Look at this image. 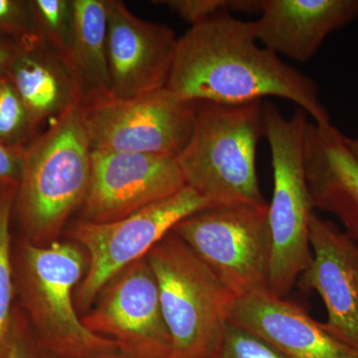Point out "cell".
I'll use <instances>...</instances> for the list:
<instances>
[{"mask_svg": "<svg viewBox=\"0 0 358 358\" xmlns=\"http://www.w3.org/2000/svg\"><path fill=\"white\" fill-rule=\"evenodd\" d=\"M259 44L253 21L230 13L192 26L178 40L166 88L194 103H243L275 96L298 105L315 124H331L312 78Z\"/></svg>", "mask_w": 358, "mask_h": 358, "instance_id": "1", "label": "cell"}, {"mask_svg": "<svg viewBox=\"0 0 358 358\" xmlns=\"http://www.w3.org/2000/svg\"><path fill=\"white\" fill-rule=\"evenodd\" d=\"M87 265L75 242L39 246L20 239L13 247L18 307L47 357L87 358L119 350L114 341L91 333L78 313L75 293Z\"/></svg>", "mask_w": 358, "mask_h": 358, "instance_id": "2", "label": "cell"}, {"mask_svg": "<svg viewBox=\"0 0 358 358\" xmlns=\"http://www.w3.org/2000/svg\"><path fill=\"white\" fill-rule=\"evenodd\" d=\"M92 152L81 107L52 121L25 148L13 207L21 239L39 246L58 241L70 216L86 199Z\"/></svg>", "mask_w": 358, "mask_h": 358, "instance_id": "3", "label": "cell"}, {"mask_svg": "<svg viewBox=\"0 0 358 358\" xmlns=\"http://www.w3.org/2000/svg\"><path fill=\"white\" fill-rule=\"evenodd\" d=\"M263 106L196 103L192 136L176 157L186 186L213 205H268L257 174V147L265 138Z\"/></svg>", "mask_w": 358, "mask_h": 358, "instance_id": "4", "label": "cell"}, {"mask_svg": "<svg viewBox=\"0 0 358 358\" xmlns=\"http://www.w3.org/2000/svg\"><path fill=\"white\" fill-rule=\"evenodd\" d=\"M263 112L274 174V192L268 208L272 248L268 291L285 298L313 259L310 224L315 208L303 155L308 119L301 109L286 117L270 101H264Z\"/></svg>", "mask_w": 358, "mask_h": 358, "instance_id": "5", "label": "cell"}, {"mask_svg": "<svg viewBox=\"0 0 358 358\" xmlns=\"http://www.w3.org/2000/svg\"><path fill=\"white\" fill-rule=\"evenodd\" d=\"M171 334V358H209L236 296L185 241L169 232L147 255Z\"/></svg>", "mask_w": 358, "mask_h": 358, "instance_id": "6", "label": "cell"}, {"mask_svg": "<svg viewBox=\"0 0 358 358\" xmlns=\"http://www.w3.org/2000/svg\"><path fill=\"white\" fill-rule=\"evenodd\" d=\"M215 206L189 186L119 220H79L69 236L87 253L88 265L75 293L78 312H88L103 287L129 265L147 257L183 219Z\"/></svg>", "mask_w": 358, "mask_h": 358, "instance_id": "7", "label": "cell"}, {"mask_svg": "<svg viewBox=\"0 0 358 358\" xmlns=\"http://www.w3.org/2000/svg\"><path fill=\"white\" fill-rule=\"evenodd\" d=\"M268 208L215 205L183 219L173 232L240 298L268 289L272 248Z\"/></svg>", "mask_w": 358, "mask_h": 358, "instance_id": "8", "label": "cell"}, {"mask_svg": "<svg viewBox=\"0 0 358 358\" xmlns=\"http://www.w3.org/2000/svg\"><path fill=\"white\" fill-rule=\"evenodd\" d=\"M92 150L176 157L192 136L196 103L164 88L131 96H106L81 106Z\"/></svg>", "mask_w": 358, "mask_h": 358, "instance_id": "9", "label": "cell"}, {"mask_svg": "<svg viewBox=\"0 0 358 358\" xmlns=\"http://www.w3.org/2000/svg\"><path fill=\"white\" fill-rule=\"evenodd\" d=\"M96 301L95 308L82 317L91 333L114 341L128 357H171L159 285L147 257L115 275Z\"/></svg>", "mask_w": 358, "mask_h": 358, "instance_id": "10", "label": "cell"}, {"mask_svg": "<svg viewBox=\"0 0 358 358\" xmlns=\"http://www.w3.org/2000/svg\"><path fill=\"white\" fill-rule=\"evenodd\" d=\"M185 186L176 157L93 150L91 181L80 220H119Z\"/></svg>", "mask_w": 358, "mask_h": 358, "instance_id": "11", "label": "cell"}, {"mask_svg": "<svg viewBox=\"0 0 358 358\" xmlns=\"http://www.w3.org/2000/svg\"><path fill=\"white\" fill-rule=\"evenodd\" d=\"M110 96L131 98L164 88L178 37L138 17L122 0H106Z\"/></svg>", "mask_w": 358, "mask_h": 358, "instance_id": "12", "label": "cell"}, {"mask_svg": "<svg viewBox=\"0 0 358 358\" xmlns=\"http://www.w3.org/2000/svg\"><path fill=\"white\" fill-rule=\"evenodd\" d=\"M313 259L301 286L317 292L327 313L329 334L358 350V244L350 235L313 213L310 224Z\"/></svg>", "mask_w": 358, "mask_h": 358, "instance_id": "13", "label": "cell"}, {"mask_svg": "<svg viewBox=\"0 0 358 358\" xmlns=\"http://www.w3.org/2000/svg\"><path fill=\"white\" fill-rule=\"evenodd\" d=\"M229 322L260 336L286 358H358L300 306L267 291L235 299Z\"/></svg>", "mask_w": 358, "mask_h": 358, "instance_id": "14", "label": "cell"}, {"mask_svg": "<svg viewBox=\"0 0 358 358\" xmlns=\"http://www.w3.org/2000/svg\"><path fill=\"white\" fill-rule=\"evenodd\" d=\"M4 74L27 110L31 134L46 120L57 119L83 103L67 56L35 31L18 39Z\"/></svg>", "mask_w": 358, "mask_h": 358, "instance_id": "15", "label": "cell"}, {"mask_svg": "<svg viewBox=\"0 0 358 358\" xmlns=\"http://www.w3.org/2000/svg\"><path fill=\"white\" fill-rule=\"evenodd\" d=\"M358 18V0H262L257 41L277 55L308 62L324 40Z\"/></svg>", "mask_w": 358, "mask_h": 358, "instance_id": "16", "label": "cell"}, {"mask_svg": "<svg viewBox=\"0 0 358 358\" xmlns=\"http://www.w3.org/2000/svg\"><path fill=\"white\" fill-rule=\"evenodd\" d=\"M303 164L313 208L333 214L358 242V160L333 124L308 122Z\"/></svg>", "mask_w": 358, "mask_h": 358, "instance_id": "17", "label": "cell"}, {"mask_svg": "<svg viewBox=\"0 0 358 358\" xmlns=\"http://www.w3.org/2000/svg\"><path fill=\"white\" fill-rule=\"evenodd\" d=\"M74 21L67 56L83 103L110 95L106 0H73Z\"/></svg>", "mask_w": 358, "mask_h": 358, "instance_id": "18", "label": "cell"}, {"mask_svg": "<svg viewBox=\"0 0 358 358\" xmlns=\"http://www.w3.org/2000/svg\"><path fill=\"white\" fill-rule=\"evenodd\" d=\"M16 187L0 192V358H6L13 343L16 308L11 223Z\"/></svg>", "mask_w": 358, "mask_h": 358, "instance_id": "19", "label": "cell"}, {"mask_svg": "<svg viewBox=\"0 0 358 358\" xmlns=\"http://www.w3.org/2000/svg\"><path fill=\"white\" fill-rule=\"evenodd\" d=\"M29 7L34 31L67 54L74 21L73 0H33Z\"/></svg>", "mask_w": 358, "mask_h": 358, "instance_id": "20", "label": "cell"}, {"mask_svg": "<svg viewBox=\"0 0 358 358\" xmlns=\"http://www.w3.org/2000/svg\"><path fill=\"white\" fill-rule=\"evenodd\" d=\"M209 358H286L260 336L228 322Z\"/></svg>", "mask_w": 358, "mask_h": 358, "instance_id": "21", "label": "cell"}, {"mask_svg": "<svg viewBox=\"0 0 358 358\" xmlns=\"http://www.w3.org/2000/svg\"><path fill=\"white\" fill-rule=\"evenodd\" d=\"M25 133L31 134L27 110L6 77L0 91V141L13 145L11 141Z\"/></svg>", "mask_w": 358, "mask_h": 358, "instance_id": "22", "label": "cell"}, {"mask_svg": "<svg viewBox=\"0 0 358 358\" xmlns=\"http://www.w3.org/2000/svg\"><path fill=\"white\" fill-rule=\"evenodd\" d=\"M154 3L166 6L192 26L200 24L219 14L244 13L245 0H162Z\"/></svg>", "mask_w": 358, "mask_h": 358, "instance_id": "23", "label": "cell"}, {"mask_svg": "<svg viewBox=\"0 0 358 358\" xmlns=\"http://www.w3.org/2000/svg\"><path fill=\"white\" fill-rule=\"evenodd\" d=\"M33 29L29 2L0 0V33L21 37Z\"/></svg>", "mask_w": 358, "mask_h": 358, "instance_id": "24", "label": "cell"}, {"mask_svg": "<svg viewBox=\"0 0 358 358\" xmlns=\"http://www.w3.org/2000/svg\"><path fill=\"white\" fill-rule=\"evenodd\" d=\"M6 358H42L41 350L37 345L29 322L18 306L13 343Z\"/></svg>", "mask_w": 358, "mask_h": 358, "instance_id": "25", "label": "cell"}, {"mask_svg": "<svg viewBox=\"0 0 358 358\" xmlns=\"http://www.w3.org/2000/svg\"><path fill=\"white\" fill-rule=\"evenodd\" d=\"M25 148L0 141V192L20 183Z\"/></svg>", "mask_w": 358, "mask_h": 358, "instance_id": "26", "label": "cell"}, {"mask_svg": "<svg viewBox=\"0 0 358 358\" xmlns=\"http://www.w3.org/2000/svg\"><path fill=\"white\" fill-rule=\"evenodd\" d=\"M18 39L15 41H9L0 38V70H3L13 59L17 49Z\"/></svg>", "mask_w": 358, "mask_h": 358, "instance_id": "27", "label": "cell"}, {"mask_svg": "<svg viewBox=\"0 0 358 358\" xmlns=\"http://www.w3.org/2000/svg\"><path fill=\"white\" fill-rule=\"evenodd\" d=\"M345 141L353 157L358 160V138H348L345 136Z\"/></svg>", "mask_w": 358, "mask_h": 358, "instance_id": "28", "label": "cell"}, {"mask_svg": "<svg viewBox=\"0 0 358 358\" xmlns=\"http://www.w3.org/2000/svg\"><path fill=\"white\" fill-rule=\"evenodd\" d=\"M87 358H134L120 352L119 350L115 352L102 353V355H94Z\"/></svg>", "mask_w": 358, "mask_h": 358, "instance_id": "29", "label": "cell"}, {"mask_svg": "<svg viewBox=\"0 0 358 358\" xmlns=\"http://www.w3.org/2000/svg\"><path fill=\"white\" fill-rule=\"evenodd\" d=\"M6 76L4 74L3 71L0 70V91H1L2 86H3L4 82H6Z\"/></svg>", "mask_w": 358, "mask_h": 358, "instance_id": "30", "label": "cell"}, {"mask_svg": "<svg viewBox=\"0 0 358 358\" xmlns=\"http://www.w3.org/2000/svg\"><path fill=\"white\" fill-rule=\"evenodd\" d=\"M42 358H50V357H47V355H44V353H43V352H42Z\"/></svg>", "mask_w": 358, "mask_h": 358, "instance_id": "31", "label": "cell"}]
</instances>
